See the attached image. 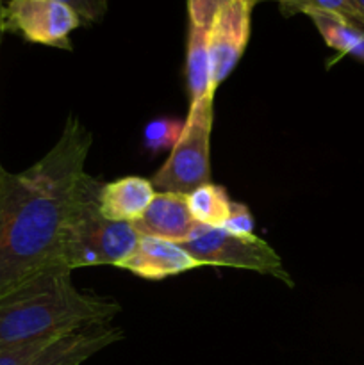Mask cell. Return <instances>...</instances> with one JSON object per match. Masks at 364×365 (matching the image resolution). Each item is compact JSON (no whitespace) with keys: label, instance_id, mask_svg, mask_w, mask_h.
Returning <instances> with one entry per match:
<instances>
[{"label":"cell","instance_id":"13","mask_svg":"<svg viewBox=\"0 0 364 365\" xmlns=\"http://www.w3.org/2000/svg\"><path fill=\"white\" fill-rule=\"evenodd\" d=\"M307 16L316 25L318 32L330 48L339 53L364 61V29L330 13H310Z\"/></svg>","mask_w":364,"mask_h":365},{"label":"cell","instance_id":"5","mask_svg":"<svg viewBox=\"0 0 364 365\" xmlns=\"http://www.w3.org/2000/svg\"><path fill=\"white\" fill-rule=\"evenodd\" d=\"M203 267H234L253 273L264 274L280 280L288 287H293L291 274L285 271L280 255L263 241L253 235H234L223 228L203 227L196 225L184 242H181Z\"/></svg>","mask_w":364,"mask_h":365},{"label":"cell","instance_id":"3","mask_svg":"<svg viewBox=\"0 0 364 365\" xmlns=\"http://www.w3.org/2000/svg\"><path fill=\"white\" fill-rule=\"evenodd\" d=\"M100 187L81 203L68 225L57 262L59 269L74 273V269L81 267H118L134 253L141 241V234L132 223L106 220L100 214Z\"/></svg>","mask_w":364,"mask_h":365},{"label":"cell","instance_id":"24","mask_svg":"<svg viewBox=\"0 0 364 365\" xmlns=\"http://www.w3.org/2000/svg\"><path fill=\"white\" fill-rule=\"evenodd\" d=\"M0 9H2V7H0Z\"/></svg>","mask_w":364,"mask_h":365},{"label":"cell","instance_id":"14","mask_svg":"<svg viewBox=\"0 0 364 365\" xmlns=\"http://www.w3.org/2000/svg\"><path fill=\"white\" fill-rule=\"evenodd\" d=\"M232 200L220 184H203L188 195V207L193 220L203 227L220 228L231 212Z\"/></svg>","mask_w":364,"mask_h":365},{"label":"cell","instance_id":"2","mask_svg":"<svg viewBox=\"0 0 364 365\" xmlns=\"http://www.w3.org/2000/svg\"><path fill=\"white\" fill-rule=\"evenodd\" d=\"M121 307L75 287L71 271L50 269L0 298V349L106 327Z\"/></svg>","mask_w":364,"mask_h":365},{"label":"cell","instance_id":"1","mask_svg":"<svg viewBox=\"0 0 364 365\" xmlns=\"http://www.w3.org/2000/svg\"><path fill=\"white\" fill-rule=\"evenodd\" d=\"M93 135L75 114L56 145L21 173H13L0 227V298L50 269L81 203L100 187L86 173Z\"/></svg>","mask_w":364,"mask_h":365},{"label":"cell","instance_id":"11","mask_svg":"<svg viewBox=\"0 0 364 365\" xmlns=\"http://www.w3.org/2000/svg\"><path fill=\"white\" fill-rule=\"evenodd\" d=\"M121 339L123 331L111 324L82 328L54 341L31 365H82Z\"/></svg>","mask_w":364,"mask_h":365},{"label":"cell","instance_id":"23","mask_svg":"<svg viewBox=\"0 0 364 365\" xmlns=\"http://www.w3.org/2000/svg\"><path fill=\"white\" fill-rule=\"evenodd\" d=\"M0 32H2V31H0ZM0 168H2V164H0Z\"/></svg>","mask_w":364,"mask_h":365},{"label":"cell","instance_id":"8","mask_svg":"<svg viewBox=\"0 0 364 365\" xmlns=\"http://www.w3.org/2000/svg\"><path fill=\"white\" fill-rule=\"evenodd\" d=\"M221 0H186L188 6V45H186V81L189 102L216 93L209 75V32Z\"/></svg>","mask_w":364,"mask_h":365},{"label":"cell","instance_id":"19","mask_svg":"<svg viewBox=\"0 0 364 365\" xmlns=\"http://www.w3.org/2000/svg\"><path fill=\"white\" fill-rule=\"evenodd\" d=\"M71 7L81 16L82 24H98L107 9L106 0H57Z\"/></svg>","mask_w":364,"mask_h":365},{"label":"cell","instance_id":"18","mask_svg":"<svg viewBox=\"0 0 364 365\" xmlns=\"http://www.w3.org/2000/svg\"><path fill=\"white\" fill-rule=\"evenodd\" d=\"M220 228L234 235H253L256 221H253L252 212H250V209L245 203L232 200L231 212H228L227 220L223 221Z\"/></svg>","mask_w":364,"mask_h":365},{"label":"cell","instance_id":"7","mask_svg":"<svg viewBox=\"0 0 364 365\" xmlns=\"http://www.w3.org/2000/svg\"><path fill=\"white\" fill-rule=\"evenodd\" d=\"M257 0H221L209 32V75L214 89L234 71L245 53Z\"/></svg>","mask_w":364,"mask_h":365},{"label":"cell","instance_id":"20","mask_svg":"<svg viewBox=\"0 0 364 365\" xmlns=\"http://www.w3.org/2000/svg\"><path fill=\"white\" fill-rule=\"evenodd\" d=\"M11 178H13V173L4 170V166L0 168V227H2L4 216H6L7 198H9V189H11Z\"/></svg>","mask_w":364,"mask_h":365},{"label":"cell","instance_id":"22","mask_svg":"<svg viewBox=\"0 0 364 365\" xmlns=\"http://www.w3.org/2000/svg\"><path fill=\"white\" fill-rule=\"evenodd\" d=\"M259 2H263V0H257V4H259Z\"/></svg>","mask_w":364,"mask_h":365},{"label":"cell","instance_id":"12","mask_svg":"<svg viewBox=\"0 0 364 365\" xmlns=\"http://www.w3.org/2000/svg\"><path fill=\"white\" fill-rule=\"evenodd\" d=\"M157 191L143 177H121L102 184L98 191V210L106 220L134 223L145 214Z\"/></svg>","mask_w":364,"mask_h":365},{"label":"cell","instance_id":"10","mask_svg":"<svg viewBox=\"0 0 364 365\" xmlns=\"http://www.w3.org/2000/svg\"><path fill=\"white\" fill-rule=\"evenodd\" d=\"M132 225L141 237L184 242L198 223L189 212L188 196L177 192H157L145 214Z\"/></svg>","mask_w":364,"mask_h":365},{"label":"cell","instance_id":"17","mask_svg":"<svg viewBox=\"0 0 364 365\" xmlns=\"http://www.w3.org/2000/svg\"><path fill=\"white\" fill-rule=\"evenodd\" d=\"M57 339L59 337L43 339V341L0 349V365H31L54 341H57Z\"/></svg>","mask_w":364,"mask_h":365},{"label":"cell","instance_id":"9","mask_svg":"<svg viewBox=\"0 0 364 365\" xmlns=\"http://www.w3.org/2000/svg\"><path fill=\"white\" fill-rule=\"evenodd\" d=\"M200 267H203V264L198 262L181 242L159 237H141L134 253L123 260L118 269L128 271L143 280L161 282Z\"/></svg>","mask_w":364,"mask_h":365},{"label":"cell","instance_id":"15","mask_svg":"<svg viewBox=\"0 0 364 365\" xmlns=\"http://www.w3.org/2000/svg\"><path fill=\"white\" fill-rule=\"evenodd\" d=\"M278 4L285 16L291 14H310V13H330L352 21L357 27L364 29V18L352 6L350 0H273Z\"/></svg>","mask_w":364,"mask_h":365},{"label":"cell","instance_id":"21","mask_svg":"<svg viewBox=\"0 0 364 365\" xmlns=\"http://www.w3.org/2000/svg\"><path fill=\"white\" fill-rule=\"evenodd\" d=\"M350 2H352V6L359 11L360 16L364 18V0H350Z\"/></svg>","mask_w":364,"mask_h":365},{"label":"cell","instance_id":"16","mask_svg":"<svg viewBox=\"0 0 364 365\" xmlns=\"http://www.w3.org/2000/svg\"><path fill=\"white\" fill-rule=\"evenodd\" d=\"M184 128V121L177 118H156L148 121L143 130V143L148 152H163L171 150L178 141Z\"/></svg>","mask_w":364,"mask_h":365},{"label":"cell","instance_id":"4","mask_svg":"<svg viewBox=\"0 0 364 365\" xmlns=\"http://www.w3.org/2000/svg\"><path fill=\"white\" fill-rule=\"evenodd\" d=\"M214 95L189 102L184 128L163 166L150 182L157 192L186 195L211 182V135L214 123Z\"/></svg>","mask_w":364,"mask_h":365},{"label":"cell","instance_id":"6","mask_svg":"<svg viewBox=\"0 0 364 365\" xmlns=\"http://www.w3.org/2000/svg\"><path fill=\"white\" fill-rule=\"evenodd\" d=\"M81 24V16L57 0H9L0 9V31L52 48L71 50L70 36Z\"/></svg>","mask_w":364,"mask_h":365}]
</instances>
